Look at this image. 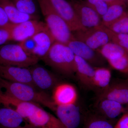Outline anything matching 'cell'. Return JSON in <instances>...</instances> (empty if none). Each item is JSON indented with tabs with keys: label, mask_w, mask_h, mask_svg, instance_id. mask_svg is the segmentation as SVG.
Listing matches in <instances>:
<instances>
[{
	"label": "cell",
	"mask_w": 128,
	"mask_h": 128,
	"mask_svg": "<svg viewBox=\"0 0 128 128\" xmlns=\"http://www.w3.org/2000/svg\"><path fill=\"white\" fill-rule=\"evenodd\" d=\"M42 60L62 74L71 76L76 74L75 55L67 45L55 42Z\"/></svg>",
	"instance_id": "3"
},
{
	"label": "cell",
	"mask_w": 128,
	"mask_h": 128,
	"mask_svg": "<svg viewBox=\"0 0 128 128\" xmlns=\"http://www.w3.org/2000/svg\"><path fill=\"white\" fill-rule=\"evenodd\" d=\"M83 128H114V127L106 120L92 118L86 122Z\"/></svg>",
	"instance_id": "29"
},
{
	"label": "cell",
	"mask_w": 128,
	"mask_h": 128,
	"mask_svg": "<svg viewBox=\"0 0 128 128\" xmlns=\"http://www.w3.org/2000/svg\"><path fill=\"white\" fill-rule=\"evenodd\" d=\"M85 3L92 8L101 18L108 8V6L103 0H86Z\"/></svg>",
	"instance_id": "28"
},
{
	"label": "cell",
	"mask_w": 128,
	"mask_h": 128,
	"mask_svg": "<svg viewBox=\"0 0 128 128\" xmlns=\"http://www.w3.org/2000/svg\"><path fill=\"white\" fill-rule=\"evenodd\" d=\"M0 93L18 100L41 104L54 112L57 106L52 98L45 92L37 91L34 88L28 84L0 78Z\"/></svg>",
	"instance_id": "1"
},
{
	"label": "cell",
	"mask_w": 128,
	"mask_h": 128,
	"mask_svg": "<svg viewBox=\"0 0 128 128\" xmlns=\"http://www.w3.org/2000/svg\"><path fill=\"white\" fill-rule=\"evenodd\" d=\"M24 118L36 128H67L58 118L33 102L27 103Z\"/></svg>",
	"instance_id": "5"
},
{
	"label": "cell",
	"mask_w": 128,
	"mask_h": 128,
	"mask_svg": "<svg viewBox=\"0 0 128 128\" xmlns=\"http://www.w3.org/2000/svg\"><path fill=\"white\" fill-rule=\"evenodd\" d=\"M127 14V15H128V14Z\"/></svg>",
	"instance_id": "37"
},
{
	"label": "cell",
	"mask_w": 128,
	"mask_h": 128,
	"mask_svg": "<svg viewBox=\"0 0 128 128\" xmlns=\"http://www.w3.org/2000/svg\"><path fill=\"white\" fill-rule=\"evenodd\" d=\"M123 4H116L108 6L107 12L101 18L102 25L108 27L125 14Z\"/></svg>",
	"instance_id": "21"
},
{
	"label": "cell",
	"mask_w": 128,
	"mask_h": 128,
	"mask_svg": "<svg viewBox=\"0 0 128 128\" xmlns=\"http://www.w3.org/2000/svg\"><path fill=\"white\" fill-rule=\"evenodd\" d=\"M108 61L113 68L122 73H128V53L119 58Z\"/></svg>",
	"instance_id": "27"
},
{
	"label": "cell",
	"mask_w": 128,
	"mask_h": 128,
	"mask_svg": "<svg viewBox=\"0 0 128 128\" xmlns=\"http://www.w3.org/2000/svg\"><path fill=\"white\" fill-rule=\"evenodd\" d=\"M105 98L115 101L122 105H128V83L110 84L103 89L99 96V100Z\"/></svg>",
	"instance_id": "15"
},
{
	"label": "cell",
	"mask_w": 128,
	"mask_h": 128,
	"mask_svg": "<svg viewBox=\"0 0 128 128\" xmlns=\"http://www.w3.org/2000/svg\"><path fill=\"white\" fill-rule=\"evenodd\" d=\"M19 44L26 52L33 55V53L36 47V43L32 37L21 41Z\"/></svg>",
	"instance_id": "30"
},
{
	"label": "cell",
	"mask_w": 128,
	"mask_h": 128,
	"mask_svg": "<svg viewBox=\"0 0 128 128\" xmlns=\"http://www.w3.org/2000/svg\"><path fill=\"white\" fill-rule=\"evenodd\" d=\"M30 70L35 87L43 90H48L58 85V78L44 67L36 64Z\"/></svg>",
	"instance_id": "12"
},
{
	"label": "cell",
	"mask_w": 128,
	"mask_h": 128,
	"mask_svg": "<svg viewBox=\"0 0 128 128\" xmlns=\"http://www.w3.org/2000/svg\"><path fill=\"white\" fill-rule=\"evenodd\" d=\"M11 40L9 30L7 29L0 28V46H2Z\"/></svg>",
	"instance_id": "32"
},
{
	"label": "cell",
	"mask_w": 128,
	"mask_h": 128,
	"mask_svg": "<svg viewBox=\"0 0 128 128\" xmlns=\"http://www.w3.org/2000/svg\"><path fill=\"white\" fill-rule=\"evenodd\" d=\"M32 38L36 43L33 55L42 60L56 41L48 29L40 32Z\"/></svg>",
	"instance_id": "18"
},
{
	"label": "cell",
	"mask_w": 128,
	"mask_h": 128,
	"mask_svg": "<svg viewBox=\"0 0 128 128\" xmlns=\"http://www.w3.org/2000/svg\"><path fill=\"white\" fill-rule=\"evenodd\" d=\"M102 26L108 35L110 42L120 45L128 54V34L116 33L103 25Z\"/></svg>",
	"instance_id": "24"
},
{
	"label": "cell",
	"mask_w": 128,
	"mask_h": 128,
	"mask_svg": "<svg viewBox=\"0 0 128 128\" xmlns=\"http://www.w3.org/2000/svg\"><path fill=\"white\" fill-rule=\"evenodd\" d=\"M0 78L13 82L25 83L35 88L30 69L0 64Z\"/></svg>",
	"instance_id": "11"
},
{
	"label": "cell",
	"mask_w": 128,
	"mask_h": 128,
	"mask_svg": "<svg viewBox=\"0 0 128 128\" xmlns=\"http://www.w3.org/2000/svg\"><path fill=\"white\" fill-rule=\"evenodd\" d=\"M0 128H36L16 111L0 108Z\"/></svg>",
	"instance_id": "14"
},
{
	"label": "cell",
	"mask_w": 128,
	"mask_h": 128,
	"mask_svg": "<svg viewBox=\"0 0 128 128\" xmlns=\"http://www.w3.org/2000/svg\"><path fill=\"white\" fill-rule=\"evenodd\" d=\"M75 55L82 58L94 68L102 67L106 60L97 50H94L87 44L75 39L67 44Z\"/></svg>",
	"instance_id": "9"
},
{
	"label": "cell",
	"mask_w": 128,
	"mask_h": 128,
	"mask_svg": "<svg viewBox=\"0 0 128 128\" xmlns=\"http://www.w3.org/2000/svg\"><path fill=\"white\" fill-rule=\"evenodd\" d=\"M109 6L116 4H124L123 2L121 0H103Z\"/></svg>",
	"instance_id": "34"
},
{
	"label": "cell",
	"mask_w": 128,
	"mask_h": 128,
	"mask_svg": "<svg viewBox=\"0 0 128 128\" xmlns=\"http://www.w3.org/2000/svg\"><path fill=\"white\" fill-rule=\"evenodd\" d=\"M0 6L4 10L9 21L13 24L34 19L38 20V16L28 15L20 11L11 0H0Z\"/></svg>",
	"instance_id": "19"
},
{
	"label": "cell",
	"mask_w": 128,
	"mask_h": 128,
	"mask_svg": "<svg viewBox=\"0 0 128 128\" xmlns=\"http://www.w3.org/2000/svg\"><path fill=\"white\" fill-rule=\"evenodd\" d=\"M24 0L27 1H29V2L34 1V0Z\"/></svg>",
	"instance_id": "35"
},
{
	"label": "cell",
	"mask_w": 128,
	"mask_h": 128,
	"mask_svg": "<svg viewBox=\"0 0 128 128\" xmlns=\"http://www.w3.org/2000/svg\"><path fill=\"white\" fill-rule=\"evenodd\" d=\"M75 38L83 42L94 50H98L110 42L102 25L98 27L73 32Z\"/></svg>",
	"instance_id": "7"
},
{
	"label": "cell",
	"mask_w": 128,
	"mask_h": 128,
	"mask_svg": "<svg viewBox=\"0 0 128 128\" xmlns=\"http://www.w3.org/2000/svg\"><path fill=\"white\" fill-rule=\"evenodd\" d=\"M76 73L81 84L87 88L94 87L95 68L82 58L75 55Z\"/></svg>",
	"instance_id": "16"
},
{
	"label": "cell",
	"mask_w": 128,
	"mask_h": 128,
	"mask_svg": "<svg viewBox=\"0 0 128 128\" xmlns=\"http://www.w3.org/2000/svg\"><path fill=\"white\" fill-rule=\"evenodd\" d=\"M55 112L57 118L67 128H76L81 121L80 108L75 104L57 105Z\"/></svg>",
	"instance_id": "13"
},
{
	"label": "cell",
	"mask_w": 128,
	"mask_h": 128,
	"mask_svg": "<svg viewBox=\"0 0 128 128\" xmlns=\"http://www.w3.org/2000/svg\"><path fill=\"white\" fill-rule=\"evenodd\" d=\"M106 28L116 33L128 34V15L125 13L124 16Z\"/></svg>",
	"instance_id": "26"
},
{
	"label": "cell",
	"mask_w": 128,
	"mask_h": 128,
	"mask_svg": "<svg viewBox=\"0 0 128 128\" xmlns=\"http://www.w3.org/2000/svg\"><path fill=\"white\" fill-rule=\"evenodd\" d=\"M20 11L30 15L38 16V8L34 1L29 2L24 0H11Z\"/></svg>",
	"instance_id": "25"
},
{
	"label": "cell",
	"mask_w": 128,
	"mask_h": 128,
	"mask_svg": "<svg viewBox=\"0 0 128 128\" xmlns=\"http://www.w3.org/2000/svg\"><path fill=\"white\" fill-rule=\"evenodd\" d=\"M108 60L115 59L128 53L117 44L110 42L97 50Z\"/></svg>",
	"instance_id": "22"
},
{
	"label": "cell",
	"mask_w": 128,
	"mask_h": 128,
	"mask_svg": "<svg viewBox=\"0 0 128 128\" xmlns=\"http://www.w3.org/2000/svg\"><path fill=\"white\" fill-rule=\"evenodd\" d=\"M49 30L56 42L67 45L76 39L67 24L55 10L48 0H38Z\"/></svg>",
	"instance_id": "2"
},
{
	"label": "cell",
	"mask_w": 128,
	"mask_h": 128,
	"mask_svg": "<svg viewBox=\"0 0 128 128\" xmlns=\"http://www.w3.org/2000/svg\"><path fill=\"white\" fill-rule=\"evenodd\" d=\"M77 98V92L74 86L64 83L58 85L55 87L52 98L57 106L75 104Z\"/></svg>",
	"instance_id": "17"
},
{
	"label": "cell",
	"mask_w": 128,
	"mask_h": 128,
	"mask_svg": "<svg viewBox=\"0 0 128 128\" xmlns=\"http://www.w3.org/2000/svg\"><path fill=\"white\" fill-rule=\"evenodd\" d=\"M114 128H128V112L122 115L117 122Z\"/></svg>",
	"instance_id": "33"
},
{
	"label": "cell",
	"mask_w": 128,
	"mask_h": 128,
	"mask_svg": "<svg viewBox=\"0 0 128 128\" xmlns=\"http://www.w3.org/2000/svg\"><path fill=\"white\" fill-rule=\"evenodd\" d=\"M39 60L26 52L19 44L0 46V64L28 68L36 64Z\"/></svg>",
	"instance_id": "4"
},
{
	"label": "cell",
	"mask_w": 128,
	"mask_h": 128,
	"mask_svg": "<svg viewBox=\"0 0 128 128\" xmlns=\"http://www.w3.org/2000/svg\"><path fill=\"white\" fill-rule=\"evenodd\" d=\"M7 29L10 32L11 40L20 42L48 29L45 22L34 19L18 24H12Z\"/></svg>",
	"instance_id": "6"
},
{
	"label": "cell",
	"mask_w": 128,
	"mask_h": 128,
	"mask_svg": "<svg viewBox=\"0 0 128 128\" xmlns=\"http://www.w3.org/2000/svg\"><path fill=\"white\" fill-rule=\"evenodd\" d=\"M12 24L4 10L0 6V28L7 29Z\"/></svg>",
	"instance_id": "31"
},
{
	"label": "cell",
	"mask_w": 128,
	"mask_h": 128,
	"mask_svg": "<svg viewBox=\"0 0 128 128\" xmlns=\"http://www.w3.org/2000/svg\"><path fill=\"white\" fill-rule=\"evenodd\" d=\"M111 78L112 73L109 69L102 66L96 67L94 78V87L105 89L110 85Z\"/></svg>",
	"instance_id": "23"
},
{
	"label": "cell",
	"mask_w": 128,
	"mask_h": 128,
	"mask_svg": "<svg viewBox=\"0 0 128 128\" xmlns=\"http://www.w3.org/2000/svg\"><path fill=\"white\" fill-rule=\"evenodd\" d=\"M99 101L100 110L109 118H115L125 111L123 105L115 101L105 98L99 99Z\"/></svg>",
	"instance_id": "20"
},
{
	"label": "cell",
	"mask_w": 128,
	"mask_h": 128,
	"mask_svg": "<svg viewBox=\"0 0 128 128\" xmlns=\"http://www.w3.org/2000/svg\"><path fill=\"white\" fill-rule=\"evenodd\" d=\"M55 10L67 24L71 32L85 29L70 2L66 0H48Z\"/></svg>",
	"instance_id": "8"
},
{
	"label": "cell",
	"mask_w": 128,
	"mask_h": 128,
	"mask_svg": "<svg viewBox=\"0 0 128 128\" xmlns=\"http://www.w3.org/2000/svg\"><path fill=\"white\" fill-rule=\"evenodd\" d=\"M85 29L98 27L102 25L101 17L85 2H70Z\"/></svg>",
	"instance_id": "10"
},
{
	"label": "cell",
	"mask_w": 128,
	"mask_h": 128,
	"mask_svg": "<svg viewBox=\"0 0 128 128\" xmlns=\"http://www.w3.org/2000/svg\"><path fill=\"white\" fill-rule=\"evenodd\" d=\"M121 1H122L123 2H124V1H127L128 0H121Z\"/></svg>",
	"instance_id": "36"
}]
</instances>
